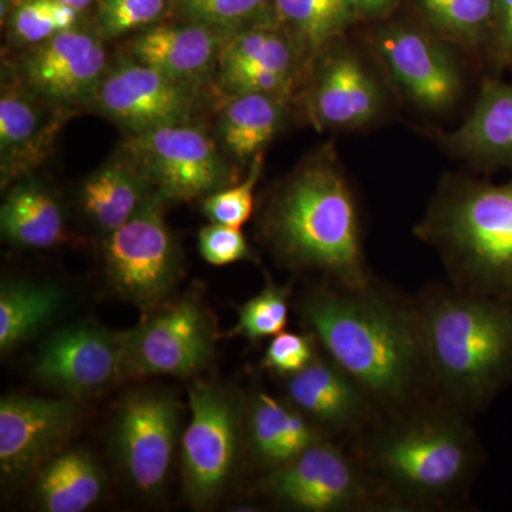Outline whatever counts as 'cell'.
I'll return each instance as SVG.
<instances>
[{
    "mask_svg": "<svg viewBox=\"0 0 512 512\" xmlns=\"http://www.w3.org/2000/svg\"><path fill=\"white\" fill-rule=\"evenodd\" d=\"M296 312L320 349L362 387L380 413L436 400L414 296L373 279L362 288L320 282Z\"/></svg>",
    "mask_w": 512,
    "mask_h": 512,
    "instance_id": "1",
    "label": "cell"
},
{
    "mask_svg": "<svg viewBox=\"0 0 512 512\" xmlns=\"http://www.w3.org/2000/svg\"><path fill=\"white\" fill-rule=\"evenodd\" d=\"M346 444L397 512L461 510L485 464L473 419L439 400L380 413Z\"/></svg>",
    "mask_w": 512,
    "mask_h": 512,
    "instance_id": "2",
    "label": "cell"
},
{
    "mask_svg": "<svg viewBox=\"0 0 512 512\" xmlns=\"http://www.w3.org/2000/svg\"><path fill=\"white\" fill-rule=\"evenodd\" d=\"M261 235L279 264L362 288L375 279L363 251L357 201L335 151L323 148L272 192Z\"/></svg>",
    "mask_w": 512,
    "mask_h": 512,
    "instance_id": "3",
    "label": "cell"
},
{
    "mask_svg": "<svg viewBox=\"0 0 512 512\" xmlns=\"http://www.w3.org/2000/svg\"><path fill=\"white\" fill-rule=\"evenodd\" d=\"M414 305L434 397L474 419L512 386V301L430 284Z\"/></svg>",
    "mask_w": 512,
    "mask_h": 512,
    "instance_id": "4",
    "label": "cell"
},
{
    "mask_svg": "<svg viewBox=\"0 0 512 512\" xmlns=\"http://www.w3.org/2000/svg\"><path fill=\"white\" fill-rule=\"evenodd\" d=\"M414 234L436 249L448 284L512 301V180L444 178Z\"/></svg>",
    "mask_w": 512,
    "mask_h": 512,
    "instance_id": "5",
    "label": "cell"
},
{
    "mask_svg": "<svg viewBox=\"0 0 512 512\" xmlns=\"http://www.w3.org/2000/svg\"><path fill=\"white\" fill-rule=\"evenodd\" d=\"M191 419L181 437L185 497L195 508L221 500L237 477L247 447V400L221 384L190 389Z\"/></svg>",
    "mask_w": 512,
    "mask_h": 512,
    "instance_id": "6",
    "label": "cell"
},
{
    "mask_svg": "<svg viewBox=\"0 0 512 512\" xmlns=\"http://www.w3.org/2000/svg\"><path fill=\"white\" fill-rule=\"evenodd\" d=\"M258 491L292 511L397 512L348 444L323 439L285 466L262 474Z\"/></svg>",
    "mask_w": 512,
    "mask_h": 512,
    "instance_id": "7",
    "label": "cell"
},
{
    "mask_svg": "<svg viewBox=\"0 0 512 512\" xmlns=\"http://www.w3.org/2000/svg\"><path fill=\"white\" fill-rule=\"evenodd\" d=\"M165 202L153 194L141 210L104 238L107 282L144 315L170 301L183 271L178 242L164 218Z\"/></svg>",
    "mask_w": 512,
    "mask_h": 512,
    "instance_id": "8",
    "label": "cell"
},
{
    "mask_svg": "<svg viewBox=\"0 0 512 512\" xmlns=\"http://www.w3.org/2000/svg\"><path fill=\"white\" fill-rule=\"evenodd\" d=\"M123 153L164 202L202 200L237 181L220 146L197 123L128 136Z\"/></svg>",
    "mask_w": 512,
    "mask_h": 512,
    "instance_id": "9",
    "label": "cell"
},
{
    "mask_svg": "<svg viewBox=\"0 0 512 512\" xmlns=\"http://www.w3.org/2000/svg\"><path fill=\"white\" fill-rule=\"evenodd\" d=\"M124 377L197 375L211 362L215 325L197 293L165 302L123 332Z\"/></svg>",
    "mask_w": 512,
    "mask_h": 512,
    "instance_id": "10",
    "label": "cell"
},
{
    "mask_svg": "<svg viewBox=\"0 0 512 512\" xmlns=\"http://www.w3.org/2000/svg\"><path fill=\"white\" fill-rule=\"evenodd\" d=\"M204 96L202 84L174 79L130 57L110 66L90 104L128 136H136L194 123Z\"/></svg>",
    "mask_w": 512,
    "mask_h": 512,
    "instance_id": "11",
    "label": "cell"
},
{
    "mask_svg": "<svg viewBox=\"0 0 512 512\" xmlns=\"http://www.w3.org/2000/svg\"><path fill=\"white\" fill-rule=\"evenodd\" d=\"M180 403L154 389L128 394L114 421V450L140 493L154 495L167 483L181 434Z\"/></svg>",
    "mask_w": 512,
    "mask_h": 512,
    "instance_id": "12",
    "label": "cell"
},
{
    "mask_svg": "<svg viewBox=\"0 0 512 512\" xmlns=\"http://www.w3.org/2000/svg\"><path fill=\"white\" fill-rule=\"evenodd\" d=\"M104 42L97 28L74 26L30 47L16 76L37 96L59 106L92 103L110 69Z\"/></svg>",
    "mask_w": 512,
    "mask_h": 512,
    "instance_id": "13",
    "label": "cell"
},
{
    "mask_svg": "<svg viewBox=\"0 0 512 512\" xmlns=\"http://www.w3.org/2000/svg\"><path fill=\"white\" fill-rule=\"evenodd\" d=\"M40 382L72 397L96 396L124 377L123 332L93 323L57 330L36 357Z\"/></svg>",
    "mask_w": 512,
    "mask_h": 512,
    "instance_id": "14",
    "label": "cell"
},
{
    "mask_svg": "<svg viewBox=\"0 0 512 512\" xmlns=\"http://www.w3.org/2000/svg\"><path fill=\"white\" fill-rule=\"evenodd\" d=\"M79 419L69 399L10 394L0 400V471L19 481L40 470L72 436Z\"/></svg>",
    "mask_w": 512,
    "mask_h": 512,
    "instance_id": "15",
    "label": "cell"
},
{
    "mask_svg": "<svg viewBox=\"0 0 512 512\" xmlns=\"http://www.w3.org/2000/svg\"><path fill=\"white\" fill-rule=\"evenodd\" d=\"M70 107L37 96L18 76L3 80L0 96V183L29 177L55 150Z\"/></svg>",
    "mask_w": 512,
    "mask_h": 512,
    "instance_id": "16",
    "label": "cell"
},
{
    "mask_svg": "<svg viewBox=\"0 0 512 512\" xmlns=\"http://www.w3.org/2000/svg\"><path fill=\"white\" fill-rule=\"evenodd\" d=\"M377 52L404 94L427 111H444L456 103L461 77L446 46L419 29L393 25L379 30Z\"/></svg>",
    "mask_w": 512,
    "mask_h": 512,
    "instance_id": "17",
    "label": "cell"
},
{
    "mask_svg": "<svg viewBox=\"0 0 512 512\" xmlns=\"http://www.w3.org/2000/svg\"><path fill=\"white\" fill-rule=\"evenodd\" d=\"M282 380L286 402L330 439L348 443L380 414L369 394L322 349L306 369Z\"/></svg>",
    "mask_w": 512,
    "mask_h": 512,
    "instance_id": "18",
    "label": "cell"
},
{
    "mask_svg": "<svg viewBox=\"0 0 512 512\" xmlns=\"http://www.w3.org/2000/svg\"><path fill=\"white\" fill-rule=\"evenodd\" d=\"M312 72L306 110L315 126L352 130L377 119L383 107L379 84L349 50L329 46Z\"/></svg>",
    "mask_w": 512,
    "mask_h": 512,
    "instance_id": "19",
    "label": "cell"
},
{
    "mask_svg": "<svg viewBox=\"0 0 512 512\" xmlns=\"http://www.w3.org/2000/svg\"><path fill=\"white\" fill-rule=\"evenodd\" d=\"M231 37L200 23H157L141 30L130 43L131 59L174 79L204 84L218 70L225 43Z\"/></svg>",
    "mask_w": 512,
    "mask_h": 512,
    "instance_id": "20",
    "label": "cell"
},
{
    "mask_svg": "<svg viewBox=\"0 0 512 512\" xmlns=\"http://www.w3.org/2000/svg\"><path fill=\"white\" fill-rule=\"evenodd\" d=\"M330 439L285 399L255 390L247 399V450L262 474L285 466L312 444Z\"/></svg>",
    "mask_w": 512,
    "mask_h": 512,
    "instance_id": "21",
    "label": "cell"
},
{
    "mask_svg": "<svg viewBox=\"0 0 512 512\" xmlns=\"http://www.w3.org/2000/svg\"><path fill=\"white\" fill-rule=\"evenodd\" d=\"M443 143L483 170L512 168V82L487 80L473 113Z\"/></svg>",
    "mask_w": 512,
    "mask_h": 512,
    "instance_id": "22",
    "label": "cell"
},
{
    "mask_svg": "<svg viewBox=\"0 0 512 512\" xmlns=\"http://www.w3.org/2000/svg\"><path fill=\"white\" fill-rule=\"evenodd\" d=\"M2 237L15 247L47 249L69 241L66 215L45 185L22 178L8 188L0 210Z\"/></svg>",
    "mask_w": 512,
    "mask_h": 512,
    "instance_id": "23",
    "label": "cell"
},
{
    "mask_svg": "<svg viewBox=\"0 0 512 512\" xmlns=\"http://www.w3.org/2000/svg\"><path fill=\"white\" fill-rule=\"evenodd\" d=\"M153 194L140 168L121 153L84 180L80 204L86 217L109 235L130 221Z\"/></svg>",
    "mask_w": 512,
    "mask_h": 512,
    "instance_id": "24",
    "label": "cell"
},
{
    "mask_svg": "<svg viewBox=\"0 0 512 512\" xmlns=\"http://www.w3.org/2000/svg\"><path fill=\"white\" fill-rule=\"evenodd\" d=\"M288 101L272 94H228L217 119L218 140L228 156L247 163L264 153L284 124Z\"/></svg>",
    "mask_w": 512,
    "mask_h": 512,
    "instance_id": "25",
    "label": "cell"
},
{
    "mask_svg": "<svg viewBox=\"0 0 512 512\" xmlns=\"http://www.w3.org/2000/svg\"><path fill=\"white\" fill-rule=\"evenodd\" d=\"M103 488V470L92 454L69 450L40 468L35 497L43 511L83 512L99 501Z\"/></svg>",
    "mask_w": 512,
    "mask_h": 512,
    "instance_id": "26",
    "label": "cell"
},
{
    "mask_svg": "<svg viewBox=\"0 0 512 512\" xmlns=\"http://www.w3.org/2000/svg\"><path fill=\"white\" fill-rule=\"evenodd\" d=\"M306 63L291 36L276 22L261 23L235 33L222 49L217 73L266 69L301 80Z\"/></svg>",
    "mask_w": 512,
    "mask_h": 512,
    "instance_id": "27",
    "label": "cell"
},
{
    "mask_svg": "<svg viewBox=\"0 0 512 512\" xmlns=\"http://www.w3.org/2000/svg\"><path fill=\"white\" fill-rule=\"evenodd\" d=\"M62 289L32 282H5L0 288V352L2 355L35 336L59 313Z\"/></svg>",
    "mask_w": 512,
    "mask_h": 512,
    "instance_id": "28",
    "label": "cell"
},
{
    "mask_svg": "<svg viewBox=\"0 0 512 512\" xmlns=\"http://www.w3.org/2000/svg\"><path fill=\"white\" fill-rule=\"evenodd\" d=\"M430 25L451 42L480 47L493 42L497 0H419Z\"/></svg>",
    "mask_w": 512,
    "mask_h": 512,
    "instance_id": "29",
    "label": "cell"
},
{
    "mask_svg": "<svg viewBox=\"0 0 512 512\" xmlns=\"http://www.w3.org/2000/svg\"><path fill=\"white\" fill-rule=\"evenodd\" d=\"M293 286L278 285L266 276L264 288L238 308V320L229 330V338H244L261 343L284 332L289 322Z\"/></svg>",
    "mask_w": 512,
    "mask_h": 512,
    "instance_id": "30",
    "label": "cell"
},
{
    "mask_svg": "<svg viewBox=\"0 0 512 512\" xmlns=\"http://www.w3.org/2000/svg\"><path fill=\"white\" fill-rule=\"evenodd\" d=\"M276 22L301 50L311 67L336 39L319 0H274Z\"/></svg>",
    "mask_w": 512,
    "mask_h": 512,
    "instance_id": "31",
    "label": "cell"
},
{
    "mask_svg": "<svg viewBox=\"0 0 512 512\" xmlns=\"http://www.w3.org/2000/svg\"><path fill=\"white\" fill-rule=\"evenodd\" d=\"M173 5L187 22L210 26L231 36L251 26L276 22L265 16L269 8L274 9V0H173Z\"/></svg>",
    "mask_w": 512,
    "mask_h": 512,
    "instance_id": "32",
    "label": "cell"
},
{
    "mask_svg": "<svg viewBox=\"0 0 512 512\" xmlns=\"http://www.w3.org/2000/svg\"><path fill=\"white\" fill-rule=\"evenodd\" d=\"M77 25L80 13L53 0H18L9 13L10 40L28 49Z\"/></svg>",
    "mask_w": 512,
    "mask_h": 512,
    "instance_id": "33",
    "label": "cell"
},
{
    "mask_svg": "<svg viewBox=\"0 0 512 512\" xmlns=\"http://www.w3.org/2000/svg\"><path fill=\"white\" fill-rule=\"evenodd\" d=\"M173 0H97V30L104 40L163 22Z\"/></svg>",
    "mask_w": 512,
    "mask_h": 512,
    "instance_id": "34",
    "label": "cell"
},
{
    "mask_svg": "<svg viewBox=\"0 0 512 512\" xmlns=\"http://www.w3.org/2000/svg\"><path fill=\"white\" fill-rule=\"evenodd\" d=\"M264 168V153L251 161L247 178L242 183L232 184L212 192L201 200V211L211 222L241 228L247 224L254 212L255 188Z\"/></svg>",
    "mask_w": 512,
    "mask_h": 512,
    "instance_id": "35",
    "label": "cell"
},
{
    "mask_svg": "<svg viewBox=\"0 0 512 512\" xmlns=\"http://www.w3.org/2000/svg\"><path fill=\"white\" fill-rule=\"evenodd\" d=\"M320 346L315 335L305 332L278 333L268 343L261 366L279 379L296 375L318 357Z\"/></svg>",
    "mask_w": 512,
    "mask_h": 512,
    "instance_id": "36",
    "label": "cell"
},
{
    "mask_svg": "<svg viewBox=\"0 0 512 512\" xmlns=\"http://www.w3.org/2000/svg\"><path fill=\"white\" fill-rule=\"evenodd\" d=\"M198 251L205 261L214 266L235 264L239 261H254L255 256L249 247L241 228L211 222L198 234Z\"/></svg>",
    "mask_w": 512,
    "mask_h": 512,
    "instance_id": "37",
    "label": "cell"
},
{
    "mask_svg": "<svg viewBox=\"0 0 512 512\" xmlns=\"http://www.w3.org/2000/svg\"><path fill=\"white\" fill-rule=\"evenodd\" d=\"M490 47L495 62L512 66V0H497V19Z\"/></svg>",
    "mask_w": 512,
    "mask_h": 512,
    "instance_id": "38",
    "label": "cell"
},
{
    "mask_svg": "<svg viewBox=\"0 0 512 512\" xmlns=\"http://www.w3.org/2000/svg\"><path fill=\"white\" fill-rule=\"evenodd\" d=\"M319 3L336 37L355 22L359 13L355 0H319Z\"/></svg>",
    "mask_w": 512,
    "mask_h": 512,
    "instance_id": "39",
    "label": "cell"
},
{
    "mask_svg": "<svg viewBox=\"0 0 512 512\" xmlns=\"http://www.w3.org/2000/svg\"><path fill=\"white\" fill-rule=\"evenodd\" d=\"M394 0H355L359 12L375 13L392 5Z\"/></svg>",
    "mask_w": 512,
    "mask_h": 512,
    "instance_id": "40",
    "label": "cell"
},
{
    "mask_svg": "<svg viewBox=\"0 0 512 512\" xmlns=\"http://www.w3.org/2000/svg\"><path fill=\"white\" fill-rule=\"evenodd\" d=\"M53 2L60 3V5L76 10L77 13L82 15L83 12L92 8L94 2H97V0H53Z\"/></svg>",
    "mask_w": 512,
    "mask_h": 512,
    "instance_id": "41",
    "label": "cell"
},
{
    "mask_svg": "<svg viewBox=\"0 0 512 512\" xmlns=\"http://www.w3.org/2000/svg\"><path fill=\"white\" fill-rule=\"evenodd\" d=\"M2 2V22L5 20V16L9 15L10 10L13 9V6L18 3V0H0Z\"/></svg>",
    "mask_w": 512,
    "mask_h": 512,
    "instance_id": "42",
    "label": "cell"
}]
</instances>
